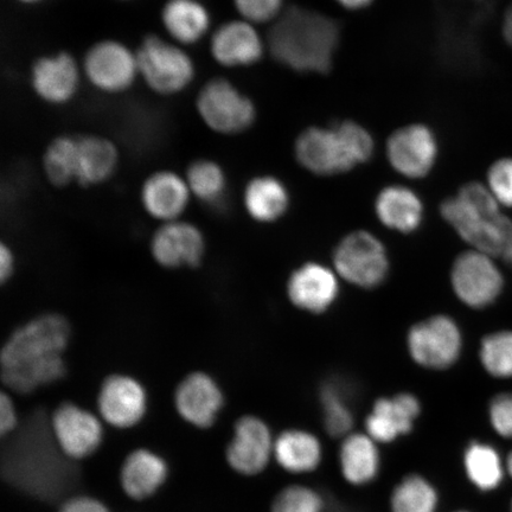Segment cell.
Segmentation results:
<instances>
[{
  "label": "cell",
  "instance_id": "1",
  "mask_svg": "<svg viewBox=\"0 0 512 512\" xmlns=\"http://www.w3.org/2000/svg\"><path fill=\"white\" fill-rule=\"evenodd\" d=\"M68 320L57 313L31 319L12 332L0 355L2 379L16 393L30 394L63 379L70 338Z\"/></svg>",
  "mask_w": 512,
  "mask_h": 512
},
{
  "label": "cell",
  "instance_id": "2",
  "mask_svg": "<svg viewBox=\"0 0 512 512\" xmlns=\"http://www.w3.org/2000/svg\"><path fill=\"white\" fill-rule=\"evenodd\" d=\"M341 38L335 18L303 6H288L268 31L267 51L294 73L325 75L334 67Z\"/></svg>",
  "mask_w": 512,
  "mask_h": 512
},
{
  "label": "cell",
  "instance_id": "3",
  "mask_svg": "<svg viewBox=\"0 0 512 512\" xmlns=\"http://www.w3.org/2000/svg\"><path fill=\"white\" fill-rule=\"evenodd\" d=\"M375 153L373 133L352 119L306 127L293 145V156L300 168L318 177L348 174L371 162Z\"/></svg>",
  "mask_w": 512,
  "mask_h": 512
},
{
  "label": "cell",
  "instance_id": "4",
  "mask_svg": "<svg viewBox=\"0 0 512 512\" xmlns=\"http://www.w3.org/2000/svg\"><path fill=\"white\" fill-rule=\"evenodd\" d=\"M440 213L467 245L491 256H502L512 240V220L483 182H467L445 198Z\"/></svg>",
  "mask_w": 512,
  "mask_h": 512
},
{
  "label": "cell",
  "instance_id": "5",
  "mask_svg": "<svg viewBox=\"0 0 512 512\" xmlns=\"http://www.w3.org/2000/svg\"><path fill=\"white\" fill-rule=\"evenodd\" d=\"M56 445H18L4 459V477L31 496L46 501L61 497L73 485L76 472Z\"/></svg>",
  "mask_w": 512,
  "mask_h": 512
},
{
  "label": "cell",
  "instance_id": "6",
  "mask_svg": "<svg viewBox=\"0 0 512 512\" xmlns=\"http://www.w3.org/2000/svg\"><path fill=\"white\" fill-rule=\"evenodd\" d=\"M136 53L139 78L157 95L181 94L196 78V64L188 51L156 34L145 36Z\"/></svg>",
  "mask_w": 512,
  "mask_h": 512
},
{
  "label": "cell",
  "instance_id": "7",
  "mask_svg": "<svg viewBox=\"0 0 512 512\" xmlns=\"http://www.w3.org/2000/svg\"><path fill=\"white\" fill-rule=\"evenodd\" d=\"M195 107L208 130L220 136H239L251 130L258 118L255 102L232 81L223 78L204 83Z\"/></svg>",
  "mask_w": 512,
  "mask_h": 512
},
{
  "label": "cell",
  "instance_id": "8",
  "mask_svg": "<svg viewBox=\"0 0 512 512\" xmlns=\"http://www.w3.org/2000/svg\"><path fill=\"white\" fill-rule=\"evenodd\" d=\"M384 156L395 174L420 181L430 176L439 162V138L430 125L406 124L389 134Z\"/></svg>",
  "mask_w": 512,
  "mask_h": 512
},
{
  "label": "cell",
  "instance_id": "9",
  "mask_svg": "<svg viewBox=\"0 0 512 512\" xmlns=\"http://www.w3.org/2000/svg\"><path fill=\"white\" fill-rule=\"evenodd\" d=\"M81 67L89 85L108 95L127 92L139 79L136 50L110 38L89 47Z\"/></svg>",
  "mask_w": 512,
  "mask_h": 512
},
{
  "label": "cell",
  "instance_id": "10",
  "mask_svg": "<svg viewBox=\"0 0 512 512\" xmlns=\"http://www.w3.org/2000/svg\"><path fill=\"white\" fill-rule=\"evenodd\" d=\"M334 265L339 277L367 290L382 285L389 273L386 247L367 230H356L338 243Z\"/></svg>",
  "mask_w": 512,
  "mask_h": 512
},
{
  "label": "cell",
  "instance_id": "11",
  "mask_svg": "<svg viewBox=\"0 0 512 512\" xmlns=\"http://www.w3.org/2000/svg\"><path fill=\"white\" fill-rule=\"evenodd\" d=\"M451 285L460 302L471 309L483 310L502 296L505 281L494 256L470 249L454 260Z\"/></svg>",
  "mask_w": 512,
  "mask_h": 512
},
{
  "label": "cell",
  "instance_id": "12",
  "mask_svg": "<svg viewBox=\"0 0 512 512\" xmlns=\"http://www.w3.org/2000/svg\"><path fill=\"white\" fill-rule=\"evenodd\" d=\"M407 347L412 360L420 367L445 370L454 366L462 355V330L451 317L433 316L409 330Z\"/></svg>",
  "mask_w": 512,
  "mask_h": 512
},
{
  "label": "cell",
  "instance_id": "13",
  "mask_svg": "<svg viewBox=\"0 0 512 512\" xmlns=\"http://www.w3.org/2000/svg\"><path fill=\"white\" fill-rule=\"evenodd\" d=\"M82 67L68 51L38 57L31 64L30 85L38 99L51 106L69 104L81 87Z\"/></svg>",
  "mask_w": 512,
  "mask_h": 512
},
{
  "label": "cell",
  "instance_id": "14",
  "mask_svg": "<svg viewBox=\"0 0 512 512\" xmlns=\"http://www.w3.org/2000/svg\"><path fill=\"white\" fill-rule=\"evenodd\" d=\"M209 50L213 60L227 69L253 67L268 53L258 27L241 18L224 22L211 32Z\"/></svg>",
  "mask_w": 512,
  "mask_h": 512
},
{
  "label": "cell",
  "instance_id": "15",
  "mask_svg": "<svg viewBox=\"0 0 512 512\" xmlns=\"http://www.w3.org/2000/svg\"><path fill=\"white\" fill-rule=\"evenodd\" d=\"M50 428L57 446L70 460L92 456L104 438L98 416L70 402L57 407Z\"/></svg>",
  "mask_w": 512,
  "mask_h": 512
},
{
  "label": "cell",
  "instance_id": "16",
  "mask_svg": "<svg viewBox=\"0 0 512 512\" xmlns=\"http://www.w3.org/2000/svg\"><path fill=\"white\" fill-rule=\"evenodd\" d=\"M270 427L254 415H245L236 422L234 435L227 447V462L242 476H258L274 458Z\"/></svg>",
  "mask_w": 512,
  "mask_h": 512
},
{
  "label": "cell",
  "instance_id": "17",
  "mask_svg": "<svg viewBox=\"0 0 512 512\" xmlns=\"http://www.w3.org/2000/svg\"><path fill=\"white\" fill-rule=\"evenodd\" d=\"M101 418L117 428H131L144 419L147 393L142 383L132 376L115 374L102 382L98 395Z\"/></svg>",
  "mask_w": 512,
  "mask_h": 512
},
{
  "label": "cell",
  "instance_id": "18",
  "mask_svg": "<svg viewBox=\"0 0 512 512\" xmlns=\"http://www.w3.org/2000/svg\"><path fill=\"white\" fill-rule=\"evenodd\" d=\"M206 241L195 224L177 220L164 223L151 242L153 258L166 268L196 267L201 264Z\"/></svg>",
  "mask_w": 512,
  "mask_h": 512
},
{
  "label": "cell",
  "instance_id": "19",
  "mask_svg": "<svg viewBox=\"0 0 512 512\" xmlns=\"http://www.w3.org/2000/svg\"><path fill=\"white\" fill-rule=\"evenodd\" d=\"M224 396L213 377L195 371L178 384L175 406L181 418L198 428H209L219 416Z\"/></svg>",
  "mask_w": 512,
  "mask_h": 512
},
{
  "label": "cell",
  "instance_id": "20",
  "mask_svg": "<svg viewBox=\"0 0 512 512\" xmlns=\"http://www.w3.org/2000/svg\"><path fill=\"white\" fill-rule=\"evenodd\" d=\"M421 413L415 395L401 393L374 403L366 419V433L377 444H390L412 432Z\"/></svg>",
  "mask_w": 512,
  "mask_h": 512
},
{
  "label": "cell",
  "instance_id": "21",
  "mask_svg": "<svg viewBox=\"0 0 512 512\" xmlns=\"http://www.w3.org/2000/svg\"><path fill=\"white\" fill-rule=\"evenodd\" d=\"M337 273L316 262H309L291 274L287 294L298 309L323 313L336 302L339 293Z\"/></svg>",
  "mask_w": 512,
  "mask_h": 512
},
{
  "label": "cell",
  "instance_id": "22",
  "mask_svg": "<svg viewBox=\"0 0 512 512\" xmlns=\"http://www.w3.org/2000/svg\"><path fill=\"white\" fill-rule=\"evenodd\" d=\"M187 179L172 170L153 172L145 179L140 200L147 214L164 223L177 221L191 198Z\"/></svg>",
  "mask_w": 512,
  "mask_h": 512
},
{
  "label": "cell",
  "instance_id": "23",
  "mask_svg": "<svg viewBox=\"0 0 512 512\" xmlns=\"http://www.w3.org/2000/svg\"><path fill=\"white\" fill-rule=\"evenodd\" d=\"M374 209L384 227L402 234L419 229L425 216L424 202L418 192L405 184L382 188L375 198Z\"/></svg>",
  "mask_w": 512,
  "mask_h": 512
},
{
  "label": "cell",
  "instance_id": "24",
  "mask_svg": "<svg viewBox=\"0 0 512 512\" xmlns=\"http://www.w3.org/2000/svg\"><path fill=\"white\" fill-rule=\"evenodd\" d=\"M211 14L200 0H168L160 10V23L169 40L182 47L195 46L209 35Z\"/></svg>",
  "mask_w": 512,
  "mask_h": 512
},
{
  "label": "cell",
  "instance_id": "25",
  "mask_svg": "<svg viewBox=\"0 0 512 512\" xmlns=\"http://www.w3.org/2000/svg\"><path fill=\"white\" fill-rule=\"evenodd\" d=\"M119 160V150L113 140L99 134L78 136L76 183L83 188H92L110 181L118 169Z\"/></svg>",
  "mask_w": 512,
  "mask_h": 512
},
{
  "label": "cell",
  "instance_id": "26",
  "mask_svg": "<svg viewBox=\"0 0 512 512\" xmlns=\"http://www.w3.org/2000/svg\"><path fill=\"white\" fill-rule=\"evenodd\" d=\"M339 470L352 486L369 485L379 477L382 466L379 444L367 433H350L338 452Z\"/></svg>",
  "mask_w": 512,
  "mask_h": 512
},
{
  "label": "cell",
  "instance_id": "27",
  "mask_svg": "<svg viewBox=\"0 0 512 512\" xmlns=\"http://www.w3.org/2000/svg\"><path fill=\"white\" fill-rule=\"evenodd\" d=\"M274 459L291 475H309L322 464L323 446L317 435L293 428L275 438Z\"/></svg>",
  "mask_w": 512,
  "mask_h": 512
},
{
  "label": "cell",
  "instance_id": "28",
  "mask_svg": "<svg viewBox=\"0 0 512 512\" xmlns=\"http://www.w3.org/2000/svg\"><path fill=\"white\" fill-rule=\"evenodd\" d=\"M242 200L247 214L254 221L272 223L287 213L291 195L277 176L259 175L246 184Z\"/></svg>",
  "mask_w": 512,
  "mask_h": 512
},
{
  "label": "cell",
  "instance_id": "29",
  "mask_svg": "<svg viewBox=\"0 0 512 512\" xmlns=\"http://www.w3.org/2000/svg\"><path fill=\"white\" fill-rule=\"evenodd\" d=\"M168 477L163 458L149 450H137L128 456L121 469V486L127 496L137 501L151 497Z\"/></svg>",
  "mask_w": 512,
  "mask_h": 512
},
{
  "label": "cell",
  "instance_id": "30",
  "mask_svg": "<svg viewBox=\"0 0 512 512\" xmlns=\"http://www.w3.org/2000/svg\"><path fill=\"white\" fill-rule=\"evenodd\" d=\"M463 462L467 479L479 491L496 490L507 473L501 454L494 446L482 441L475 440L467 445Z\"/></svg>",
  "mask_w": 512,
  "mask_h": 512
},
{
  "label": "cell",
  "instance_id": "31",
  "mask_svg": "<svg viewBox=\"0 0 512 512\" xmlns=\"http://www.w3.org/2000/svg\"><path fill=\"white\" fill-rule=\"evenodd\" d=\"M439 504L437 488L419 473L403 477L389 498L390 512H438Z\"/></svg>",
  "mask_w": 512,
  "mask_h": 512
},
{
  "label": "cell",
  "instance_id": "32",
  "mask_svg": "<svg viewBox=\"0 0 512 512\" xmlns=\"http://www.w3.org/2000/svg\"><path fill=\"white\" fill-rule=\"evenodd\" d=\"M76 156L78 136L62 134L48 144L43 153L42 166L48 181L57 188L76 183Z\"/></svg>",
  "mask_w": 512,
  "mask_h": 512
},
{
  "label": "cell",
  "instance_id": "33",
  "mask_svg": "<svg viewBox=\"0 0 512 512\" xmlns=\"http://www.w3.org/2000/svg\"><path fill=\"white\" fill-rule=\"evenodd\" d=\"M347 389L342 381L337 380L325 382L320 389L324 427L330 437L343 439L352 433L354 414L348 402Z\"/></svg>",
  "mask_w": 512,
  "mask_h": 512
},
{
  "label": "cell",
  "instance_id": "34",
  "mask_svg": "<svg viewBox=\"0 0 512 512\" xmlns=\"http://www.w3.org/2000/svg\"><path fill=\"white\" fill-rule=\"evenodd\" d=\"M191 195L203 203L217 204L227 192V175L222 166L208 158L194 160L185 172Z\"/></svg>",
  "mask_w": 512,
  "mask_h": 512
},
{
  "label": "cell",
  "instance_id": "35",
  "mask_svg": "<svg viewBox=\"0 0 512 512\" xmlns=\"http://www.w3.org/2000/svg\"><path fill=\"white\" fill-rule=\"evenodd\" d=\"M479 361L486 373L495 379H512V330L486 335L480 342Z\"/></svg>",
  "mask_w": 512,
  "mask_h": 512
},
{
  "label": "cell",
  "instance_id": "36",
  "mask_svg": "<svg viewBox=\"0 0 512 512\" xmlns=\"http://www.w3.org/2000/svg\"><path fill=\"white\" fill-rule=\"evenodd\" d=\"M325 499L316 489L302 484L288 485L274 497L271 512H325Z\"/></svg>",
  "mask_w": 512,
  "mask_h": 512
},
{
  "label": "cell",
  "instance_id": "37",
  "mask_svg": "<svg viewBox=\"0 0 512 512\" xmlns=\"http://www.w3.org/2000/svg\"><path fill=\"white\" fill-rule=\"evenodd\" d=\"M483 183L499 206L512 209V156L492 160Z\"/></svg>",
  "mask_w": 512,
  "mask_h": 512
},
{
  "label": "cell",
  "instance_id": "38",
  "mask_svg": "<svg viewBox=\"0 0 512 512\" xmlns=\"http://www.w3.org/2000/svg\"><path fill=\"white\" fill-rule=\"evenodd\" d=\"M233 4L240 18L256 27L272 25L287 9L286 0H233Z\"/></svg>",
  "mask_w": 512,
  "mask_h": 512
},
{
  "label": "cell",
  "instance_id": "39",
  "mask_svg": "<svg viewBox=\"0 0 512 512\" xmlns=\"http://www.w3.org/2000/svg\"><path fill=\"white\" fill-rule=\"evenodd\" d=\"M489 420L499 437L512 439V393H501L491 399Z\"/></svg>",
  "mask_w": 512,
  "mask_h": 512
},
{
  "label": "cell",
  "instance_id": "40",
  "mask_svg": "<svg viewBox=\"0 0 512 512\" xmlns=\"http://www.w3.org/2000/svg\"><path fill=\"white\" fill-rule=\"evenodd\" d=\"M17 427V413L14 402L8 394L0 396V431L2 435L12 433Z\"/></svg>",
  "mask_w": 512,
  "mask_h": 512
},
{
  "label": "cell",
  "instance_id": "41",
  "mask_svg": "<svg viewBox=\"0 0 512 512\" xmlns=\"http://www.w3.org/2000/svg\"><path fill=\"white\" fill-rule=\"evenodd\" d=\"M60 512H110V510L94 498L78 497L64 503Z\"/></svg>",
  "mask_w": 512,
  "mask_h": 512
},
{
  "label": "cell",
  "instance_id": "42",
  "mask_svg": "<svg viewBox=\"0 0 512 512\" xmlns=\"http://www.w3.org/2000/svg\"><path fill=\"white\" fill-rule=\"evenodd\" d=\"M15 268V258L12 254L11 249L4 245L0 246V278L3 283L8 280Z\"/></svg>",
  "mask_w": 512,
  "mask_h": 512
},
{
  "label": "cell",
  "instance_id": "43",
  "mask_svg": "<svg viewBox=\"0 0 512 512\" xmlns=\"http://www.w3.org/2000/svg\"><path fill=\"white\" fill-rule=\"evenodd\" d=\"M501 34L505 44L512 49V0L505 8L501 22Z\"/></svg>",
  "mask_w": 512,
  "mask_h": 512
},
{
  "label": "cell",
  "instance_id": "44",
  "mask_svg": "<svg viewBox=\"0 0 512 512\" xmlns=\"http://www.w3.org/2000/svg\"><path fill=\"white\" fill-rule=\"evenodd\" d=\"M334 2L344 10L358 12L367 10L376 0H334Z\"/></svg>",
  "mask_w": 512,
  "mask_h": 512
},
{
  "label": "cell",
  "instance_id": "45",
  "mask_svg": "<svg viewBox=\"0 0 512 512\" xmlns=\"http://www.w3.org/2000/svg\"><path fill=\"white\" fill-rule=\"evenodd\" d=\"M502 256H504V259L507 260L510 265H512V240L509 242L507 248H505Z\"/></svg>",
  "mask_w": 512,
  "mask_h": 512
},
{
  "label": "cell",
  "instance_id": "46",
  "mask_svg": "<svg viewBox=\"0 0 512 512\" xmlns=\"http://www.w3.org/2000/svg\"><path fill=\"white\" fill-rule=\"evenodd\" d=\"M505 467H507V473L512 478V451L508 454L507 460H505Z\"/></svg>",
  "mask_w": 512,
  "mask_h": 512
},
{
  "label": "cell",
  "instance_id": "47",
  "mask_svg": "<svg viewBox=\"0 0 512 512\" xmlns=\"http://www.w3.org/2000/svg\"><path fill=\"white\" fill-rule=\"evenodd\" d=\"M17 2L25 4V5H35L46 2V0H17Z\"/></svg>",
  "mask_w": 512,
  "mask_h": 512
},
{
  "label": "cell",
  "instance_id": "48",
  "mask_svg": "<svg viewBox=\"0 0 512 512\" xmlns=\"http://www.w3.org/2000/svg\"><path fill=\"white\" fill-rule=\"evenodd\" d=\"M453 512H470V511H466V510H459V511H453Z\"/></svg>",
  "mask_w": 512,
  "mask_h": 512
},
{
  "label": "cell",
  "instance_id": "49",
  "mask_svg": "<svg viewBox=\"0 0 512 512\" xmlns=\"http://www.w3.org/2000/svg\"><path fill=\"white\" fill-rule=\"evenodd\" d=\"M120 2H131V0H120Z\"/></svg>",
  "mask_w": 512,
  "mask_h": 512
},
{
  "label": "cell",
  "instance_id": "50",
  "mask_svg": "<svg viewBox=\"0 0 512 512\" xmlns=\"http://www.w3.org/2000/svg\"><path fill=\"white\" fill-rule=\"evenodd\" d=\"M511 512H512V502H511Z\"/></svg>",
  "mask_w": 512,
  "mask_h": 512
}]
</instances>
